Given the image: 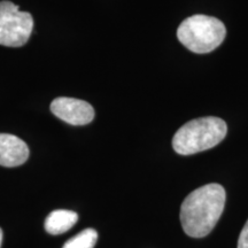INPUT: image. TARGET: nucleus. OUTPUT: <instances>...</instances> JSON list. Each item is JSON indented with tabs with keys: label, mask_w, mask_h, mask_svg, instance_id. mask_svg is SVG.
I'll use <instances>...</instances> for the list:
<instances>
[{
	"label": "nucleus",
	"mask_w": 248,
	"mask_h": 248,
	"mask_svg": "<svg viewBox=\"0 0 248 248\" xmlns=\"http://www.w3.org/2000/svg\"><path fill=\"white\" fill-rule=\"evenodd\" d=\"M225 199L224 187L215 183L191 192L181 207V223L185 233L192 238L208 235L223 214Z\"/></svg>",
	"instance_id": "nucleus-1"
},
{
	"label": "nucleus",
	"mask_w": 248,
	"mask_h": 248,
	"mask_svg": "<svg viewBox=\"0 0 248 248\" xmlns=\"http://www.w3.org/2000/svg\"><path fill=\"white\" fill-rule=\"evenodd\" d=\"M1 243H2V231L0 229V247H1Z\"/></svg>",
	"instance_id": "nucleus-10"
},
{
	"label": "nucleus",
	"mask_w": 248,
	"mask_h": 248,
	"mask_svg": "<svg viewBox=\"0 0 248 248\" xmlns=\"http://www.w3.org/2000/svg\"><path fill=\"white\" fill-rule=\"evenodd\" d=\"M51 111L58 119L71 125H85L94 119V109L91 105L75 98L54 99L51 104Z\"/></svg>",
	"instance_id": "nucleus-5"
},
{
	"label": "nucleus",
	"mask_w": 248,
	"mask_h": 248,
	"mask_svg": "<svg viewBox=\"0 0 248 248\" xmlns=\"http://www.w3.org/2000/svg\"><path fill=\"white\" fill-rule=\"evenodd\" d=\"M98 240V232L94 229H85L67 241L62 248H94Z\"/></svg>",
	"instance_id": "nucleus-8"
},
{
	"label": "nucleus",
	"mask_w": 248,
	"mask_h": 248,
	"mask_svg": "<svg viewBox=\"0 0 248 248\" xmlns=\"http://www.w3.org/2000/svg\"><path fill=\"white\" fill-rule=\"evenodd\" d=\"M228 125L219 117H199L185 123L172 138V148L181 155H192L218 145L225 138Z\"/></svg>",
	"instance_id": "nucleus-2"
},
{
	"label": "nucleus",
	"mask_w": 248,
	"mask_h": 248,
	"mask_svg": "<svg viewBox=\"0 0 248 248\" xmlns=\"http://www.w3.org/2000/svg\"><path fill=\"white\" fill-rule=\"evenodd\" d=\"M29 157V147L22 139L8 133H0V166L14 168Z\"/></svg>",
	"instance_id": "nucleus-6"
},
{
	"label": "nucleus",
	"mask_w": 248,
	"mask_h": 248,
	"mask_svg": "<svg viewBox=\"0 0 248 248\" xmlns=\"http://www.w3.org/2000/svg\"><path fill=\"white\" fill-rule=\"evenodd\" d=\"M237 248H248V221L245 224L243 230H241Z\"/></svg>",
	"instance_id": "nucleus-9"
},
{
	"label": "nucleus",
	"mask_w": 248,
	"mask_h": 248,
	"mask_svg": "<svg viewBox=\"0 0 248 248\" xmlns=\"http://www.w3.org/2000/svg\"><path fill=\"white\" fill-rule=\"evenodd\" d=\"M78 221V215L73 210L59 209L53 210L45 219V230L49 234L59 235L70 230L76 222Z\"/></svg>",
	"instance_id": "nucleus-7"
},
{
	"label": "nucleus",
	"mask_w": 248,
	"mask_h": 248,
	"mask_svg": "<svg viewBox=\"0 0 248 248\" xmlns=\"http://www.w3.org/2000/svg\"><path fill=\"white\" fill-rule=\"evenodd\" d=\"M33 29V18L11 1H0V45L20 47L27 44Z\"/></svg>",
	"instance_id": "nucleus-4"
},
{
	"label": "nucleus",
	"mask_w": 248,
	"mask_h": 248,
	"mask_svg": "<svg viewBox=\"0 0 248 248\" xmlns=\"http://www.w3.org/2000/svg\"><path fill=\"white\" fill-rule=\"evenodd\" d=\"M226 36L225 26L208 15L185 18L177 29V38L186 48L198 54L209 53L222 44Z\"/></svg>",
	"instance_id": "nucleus-3"
}]
</instances>
